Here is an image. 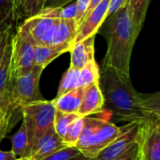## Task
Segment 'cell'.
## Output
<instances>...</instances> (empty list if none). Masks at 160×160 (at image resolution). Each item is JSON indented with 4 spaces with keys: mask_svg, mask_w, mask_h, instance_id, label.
Masks as SVG:
<instances>
[{
    "mask_svg": "<svg viewBox=\"0 0 160 160\" xmlns=\"http://www.w3.org/2000/svg\"><path fill=\"white\" fill-rule=\"evenodd\" d=\"M95 37H89L82 41L73 43L70 52L69 67L81 69L86 64L95 60Z\"/></svg>",
    "mask_w": 160,
    "mask_h": 160,
    "instance_id": "4fadbf2b",
    "label": "cell"
},
{
    "mask_svg": "<svg viewBox=\"0 0 160 160\" xmlns=\"http://www.w3.org/2000/svg\"><path fill=\"white\" fill-rule=\"evenodd\" d=\"M111 0H101L91 11H89L78 25L74 42L82 41L89 37L96 36L99 32V28L107 18Z\"/></svg>",
    "mask_w": 160,
    "mask_h": 160,
    "instance_id": "9c48e42d",
    "label": "cell"
},
{
    "mask_svg": "<svg viewBox=\"0 0 160 160\" xmlns=\"http://www.w3.org/2000/svg\"><path fill=\"white\" fill-rule=\"evenodd\" d=\"M137 142L140 160H160V119L150 118L141 123Z\"/></svg>",
    "mask_w": 160,
    "mask_h": 160,
    "instance_id": "52a82bcc",
    "label": "cell"
},
{
    "mask_svg": "<svg viewBox=\"0 0 160 160\" xmlns=\"http://www.w3.org/2000/svg\"><path fill=\"white\" fill-rule=\"evenodd\" d=\"M17 158L11 151H3L0 150V160H14Z\"/></svg>",
    "mask_w": 160,
    "mask_h": 160,
    "instance_id": "e575fe53",
    "label": "cell"
},
{
    "mask_svg": "<svg viewBox=\"0 0 160 160\" xmlns=\"http://www.w3.org/2000/svg\"><path fill=\"white\" fill-rule=\"evenodd\" d=\"M20 110L22 114V122L26 127L31 153L40 138L53 127L56 110L52 100L46 99L24 105Z\"/></svg>",
    "mask_w": 160,
    "mask_h": 160,
    "instance_id": "277c9868",
    "label": "cell"
},
{
    "mask_svg": "<svg viewBox=\"0 0 160 160\" xmlns=\"http://www.w3.org/2000/svg\"><path fill=\"white\" fill-rule=\"evenodd\" d=\"M82 127H83V117L79 116L68 126L66 135L63 139V142L68 146H75L82 133Z\"/></svg>",
    "mask_w": 160,
    "mask_h": 160,
    "instance_id": "cb8c5ba5",
    "label": "cell"
},
{
    "mask_svg": "<svg viewBox=\"0 0 160 160\" xmlns=\"http://www.w3.org/2000/svg\"><path fill=\"white\" fill-rule=\"evenodd\" d=\"M12 4H13V8H14V12H15V17L17 15L21 14L22 8L23 7V4L25 2V0H11Z\"/></svg>",
    "mask_w": 160,
    "mask_h": 160,
    "instance_id": "836d02e7",
    "label": "cell"
},
{
    "mask_svg": "<svg viewBox=\"0 0 160 160\" xmlns=\"http://www.w3.org/2000/svg\"><path fill=\"white\" fill-rule=\"evenodd\" d=\"M106 111L83 117V127L75 147L91 158H95L121 133V128L110 121Z\"/></svg>",
    "mask_w": 160,
    "mask_h": 160,
    "instance_id": "3957f363",
    "label": "cell"
},
{
    "mask_svg": "<svg viewBox=\"0 0 160 160\" xmlns=\"http://www.w3.org/2000/svg\"><path fill=\"white\" fill-rule=\"evenodd\" d=\"M150 2L151 0H128V4L132 11L133 21L139 33H141L145 22Z\"/></svg>",
    "mask_w": 160,
    "mask_h": 160,
    "instance_id": "d6986e66",
    "label": "cell"
},
{
    "mask_svg": "<svg viewBox=\"0 0 160 160\" xmlns=\"http://www.w3.org/2000/svg\"><path fill=\"white\" fill-rule=\"evenodd\" d=\"M46 0H25L21 11V16L25 19L38 14L44 8Z\"/></svg>",
    "mask_w": 160,
    "mask_h": 160,
    "instance_id": "d4e9b609",
    "label": "cell"
},
{
    "mask_svg": "<svg viewBox=\"0 0 160 160\" xmlns=\"http://www.w3.org/2000/svg\"><path fill=\"white\" fill-rule=\"evenodd\" d=\"M9 125H10V122H9V121H7V122L3 125V127L1 128V129H0V142H1V141L4 139V137L6 136V134H7V132H8V130Z\"/></svg>",
    "mask_w": 160,
    "mask_h": 160,
    "instance_id": "8d00e7d4",
    "label": "cell"
},
{
    "mask_svg": "<svg viewBox=\"0 0 160 160\" xmlns=\"http://www.w3.org/2000/svg\"><path fill=\"white\" fill-rule=\"evenodd\" d=\"M14 18L15 16L13 14L0 15V36L6 31L11 29V25H12Z\"/></svg>",
    "mask_w": 160,
    "mask_h": 160,
    "instance_id": "f1b7e54d",
    "label": "cell"
},
{
    "mask_svg": "<svg viewBox=\"0 0 160 160\" xmlns=\"http://www.w3.org/2000/svg\"><path fill=\"white\" fill-rule=\"evenodd\" d=\"M69 160H95L94 158H87V157H85V156H83L82 154H80L79 156H77V157H75V158H71V159Z\"/></svg>",
    "mask_w": 160,
    "mask_h": 160,
    "instance_id": "f35d334b",
    "label": "cell"
},
{
    "mask_svg": "<svg viewBox=\"0 0 160 160\" xmlns=\"http://www.w3.org/2000/svg\"><path fill=\"white\" fill-rule=\"evenodd\" d=\"M98 83L104 98L103 110L116 121L142 123L153 117L160 119L159 92L139 93L130 76L106 66H101Z\"/></svg>",
    "mask_w": 160,
    "mask_h": 160,
    "instance_id": "6da1fadb",
    "label": "cell"
},
{
    "mask_svg": "<svg viewBox=\"0 0 160 160\" xmlns=\"http://www.w3.org/2000/svg\"><path fill=\"white\" fill-rule=\"evenodd\" d=\"M10 58H11V45H10V38H9V40L6 44L2 57L0 59V91H6L8 89L9 74H10Z\"/></svg>",
    "mask_w": 160,
    "mask_h": 160,
    "instance_id": "ffe728a7",
    "label": "cell"
},
{
    "mask_svg": "<svg viewBox=\"0 0 160 160\" xmlns=\"http://www.w3.org/2000/svg\"><path fill=\"white\" fill-rule=\"evenodd\" d=\"M11 58L9 78L22 75L34 67L36 44L25 27L21 24L16 34L10 38Z\"/></svg>",
    "mask_w": 160,
    "mask_h": 160,
    "instance_id": "8992f818",
    "label": "cell"
},
{
    "mask_svg": "<svg viewBox=\"0 0 160 160\" xmlns=\"http://www.w3.org/2000/svg\"><path fill=\"white\" fill-rule=\"evenodd\" d=\"M68 146L55 133L54 128H51L37 142L32 149L29 158L32 160H41L55 151Z\"/></svg>",
    "mask_w": 160,
    "mask_h": 160,
    "instance_id": "8fae6325",
    "label": "cell"
},
{
    "mask_svg": "<svg viewBox=\"0 0 160 160\" xmlns=\"http://www.w3.org/2000/svg\"><path fill=\"white\" fill-rule=\"evenodd\" d=\"M90 1L91 0H75L76 2V8H77V14H76V22L79 25V23L81 22V21L82 20L83 16L85 15L88 7L90 5Z\"/></svg>",
    "mask_w": 160,
    "mask_h": 160,
    "instance_id": "83f0119b",
    "label": "cell"
},
{
    "mask_svg": "<svg viewBox=\"0 0 160 160\" xmlns=\"http://www.w3.org/2000/svg\"><path fill=\"white\" fill-rule=\"evenodd\" d=\"M113 160H140V145L135 142L123 155Z\"/></svg>",
    "mask_w": 160,
    "mask_h": 160,
    "instance_id": "4316f807",
    "label": "cell"
},
{
    "mask_svg": "<svg viewBox=\"0 0 160 160\" xmlns=\"http://www.w3.org/2000/svg\"><path fill=\"white\" fill-rule=\"evenodd\" d=\"M104 98L99 87V83H93L84 87V92L82 99L78 114L84 117L100 112L103 110Z\"/></svg>",
    "mask_w": 160,
    "mask_h": 160,
    "instance_id": "7c38bea8",
    "label": "cell"
},
{
    "mask_svg": "<svg viewBox=\"0 0 160 160\" xmlns=\"http://www.w3.org/2000/svg\"><path fill=\"white\" fill-rule=\"evenodd\" d=\"M75 0H46L43 8H57V7H64Z\"/></svg>",
    "mask_w": 160,
    "mask_h": 160,
    "instance_id": "1f68e13d",
    "label": "cell"
},
{
    "mask_svg": "<svg viewBox=\"0 0 160 160\" xmlns=\"http://www.w3.org/2000/svg\"><path fill=\"white\" fill-rule=\"evenodd\" d=\"M84 87L85 86H80L63 95L56 96V98L52 100L55 110L63 112L78 113L82 103Z\"/></svg>",
    "mask_w": 160,
    "mask_h": 160,
    "instance_id": "9a60e30c",
    "label": "cell"
},
{
    "mask_svg": "<svg viewBox=\"0 0 160 160\" xmlns=\"http://www.w3.org/2000/svg\"><path fill=\"white\" fill-rule=\"evenodd\" d=\"M9 14H13L15 16L12 1L0 0V15H9Z\"/></svg>",
    "mask_w": 160,
    "mask_h": 160,
    "instance_id": "f546056e",
    "label": "cell"
},
{
    "mask_svg": "<svg viewBox=\"0 0 160 160\" xmlns=\"http://www.w3.org/2000/svg\"><path fill=\"white\" fill-rule=\"evenodd\" d=\"M141 123L130 122L121 127V133L94 159L113 160L123 155L135 142H137Z\"/></svg>",
    "mask_w": 160,
    "mask_h": 160,
    "instance_id": "ba28073f",
    "label": "cell"
},
{
    "mask_svg": "<svg viewBox=\"0 0 160 160\" xmlns=\"http://www.w3.org/2000/svg\"><path fill=\"white\" fill-rule=\"evenodd\" d=\"M14 160H32L30 158H16Z\"/></svg>",
    "mask_w": 160,
    "mask_h": 160,
    "instance_id": "ab89813d",
    "label": "cell"
},
{
    "mask_svg": "<svg viewBox=\"0 0 160 160\" xmlns=\"http://www.w3.org/2000/svg\"><path fill=\"white\" fill-rule=\"evenodd\" d=\"M80 84L81 86H87L93 83L99 82L100 68L96 60L86 64L81 69H79Z\"/></svg>",
    "mask_w": 160,
    "mask_h": 160,
    "instance_id": "44dd1931",
    "label": "cell"
},
{
    "mask_svg": "<svg viewBox=\"0 0 160 160\" xmlns=\"http://www.w3.org/2000/svg\"><path fill=\"white\" fill-rule=\"evenodd\" d=\"M11 152L17 158H29L30 146L26 127L22 122L18 131L11 137Z\"/></svg>",
    "mask_w": 160,
    "mask_h": 160,
    "instance_id": "e0dca14e",
    "label": "cell"
},
{
    "mask_svg": "<svg viewBox=\"0 0 160 160\" xmlns=\"http://www.w3.org/2000/svg\"><path fill=\"white\" fill-rule=\"evenodd\" d=\"M79 116L81 115L75 112H63L56 111L53 120V128L55 133L63 140L68 126Z\"/></svg>",
    "mask_w": 160,
    "mask_h": 160,
    "instance_id": "603a6c76",
    "label": "cell"
},
{
    "mask_svg": "<svg viewBox=\"0 0 160 160\" xmlns=\"http://www.w3.org/2000/svg\"><path fill=\"white\" fill-rule=\"evenodd\" d=\"M72 46L69 45H44L36 46L34 54V66L45 68L60 55L68 52Z\"/></svg>",
    "mask_w": 160,
    "mask_h": 160,
    "instance_id": "2e32d148",
    "label": "cell"
},
{
    "mask_svg": "<svg viewBox=\"0 0 160 160\" xmlns=\"http://www.w3.org/2000/svg\"><path fill=\"white\" fill-rule=\"evenodd\" d=\"M10 32H11V29L6 31L5 33H3L0 36V59L2 57V54H3L4 49L6 47V44L8 43V41L10 38Z\"/></svg>",
    "mask_w": 160,
    "mask_h": 160,
    "instance_id": "d6a6232c",
    "label": "cell"
},
{
    "mask_svg": "<svg viewBox=\"0 0 160 160\" xmlns=\"http://www.w3.org/2000/svg\"><path fill=\"white\" fill-rule=\"evenodd\" d=\"M43 70L40 67L34 66L29 71L9 78L8 85V100L14 110L44 99L39 89L40 77Z\"/></svg>",
    "mask_w": 160,
    "mask_h": 160,
    "instance_id": "5b68a950",
    "label": "cell"
},
{
    "mask_svg": "<svg viewBox=\"0 0 160 160\" xmlns=\"http://www.w3.org/2000/svg\"><path fill=\"white\" fill-rule=\"evenodd\" d=\"M39 15L55 19V20H62V19H75L77 14V8L76 2L73 1L64 7H57V8H43L39 13Z\"/></svg>",
    "mask_w": 160,
    "mask_h": 160,
    "instance_id": "ac0fdd59",
    "label": "cell"
},
{
    "mask_svg": "<svg viewBox=\"0 0 160 160\" xmlns=\"http://www.w3.org/2000/svg\"><path fill=\"white\" fill-rule=\"evenodd\" d=\"M128 2V0H111L110 1V5H109V9H108L107 17L110 16L111 14L116 12L121 8H123Z\"/></svg>",
    "mask_w": 160,
    "mask_h": 160,
    "instance_id": "4dcf8cb0",
    "label": "cell"
},
{
    "mask_svg": "<svg viewBox=\"0 0 160 160\" xmlns=\"http://www.w3.org/2000/svg\"><path fill=\"white\" fill-rule=\"evenodd\" d=\"M82 154L75 146H66L41 160H69Z\"/></svg>",
    "mask_w": 160,
    "mask_h": 160,
    "instance_id": "484cf974",
    "label": "cell"
},
{
    "mask_svg": "<svg viewBox=\"0 0 160 160\" xmlns=\"http://www.w3.org/2000/svg\"><path fill=\"white\" fill-rule=\"evenodd\" d=\"M108 49L102 66L130 76L132 51L140 33L138 32L128 2L116 12L108 16L101 25Z\"/></svg>",
    "mask_w": 160,
    "mask_h": 160,
    "instance_id": "7a4b0ae2",
    "label": "cell"
},
{
    "mask_svg": "<svg viewBox=\"0 0 160 160\" xmlns=\"http://www.w3.org/2000/svg\"><path fill=\"white\" fill-rule=\"evenodd\" d=\"M100 1H101V0H91V1H90V5H89V7H88V9H87V11H86L85 15H86L89 11H91V10H92V9H93ZM85 15H84V16H85ZM84 16H83V17H84ZM82 19H83V18H82Z\"/></svg>",
    "mask_w": 160,
    "mask_h": 160,
    "instance_id": "74e56055",
    "label": "cell"
},
{
    "mask_svg": "<svg viewBox=\"0 0 160 160\" xmlns=\"http://www.w3.org/2000/svg\"><path fill=\"white\" fill-rule=\"evenodd\" d=\"M78 23L75 19L56 20L51 45L72 46L76 37Z\"/></svg>",
    "mask_w": 160,
    "mask_h": 160,
    "instance_id": "5bb4252c",
    "label": "cell"
},
{
    "mask_svg": "<svg viewBox=\"0 0 160 160\" xmlns=\"http://www.w3.org/2000/svg\"><path fill=\"white\" fill-rule=\"evenodd\" d=\"M8 89L6 91H0V107L8 104Z\"/></svg>",
    "mask_w": 160,
    "mask_h": 160,
    "instance_id": "d590c367",
    "label": "cell"
},
{
    "mask_svg": "<svg viewBox=\"0 0 160 160\" xmlns=\"http://www.w3.org/2000/svg\"><path fill=\"white\" fill-rule=\"evenodd\" d=\"M55 23V19L37 14L24 19L22 24L25 27L37 46H44L51 45Z\"/></svg>",
    "mask_w": 160,
    "mask_h": 160,
    "instance_id": "30bf717a",
    "label": "cell"
},
{
    "mask_svg": "<svg viewBox=\"0 0 160 160\" xmlns=\"http://www.w3.org/2000/svg\"><path fill=\"white\" fill-rule=\"evenodd\" d=\"M80 86L81 84H80L79 69L69 67L62 76V79L60 81V84L58 87L57 96L63 95Z\"/></svg>",
    "mask_w": 160,
    "mask_h": 160,
    "instance_id": "7402d4cb",
    "label": "cell"
}]
</instances>
